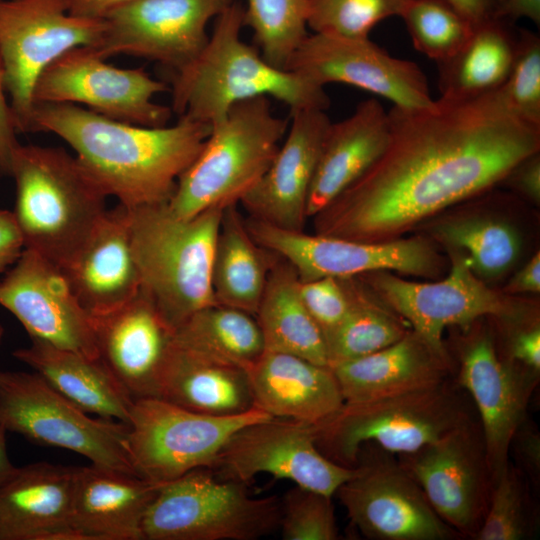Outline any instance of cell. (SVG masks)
I'll use <instances>...</instances> for the list:
<instances>
[{
  "instance_id": "1",
  "label": "cell",
  "mask_w": 540,
  "mask_h": 540,
  "mask_svg": "<svg viewBox=\"0 0 540 540\" xmlns=\"http://www.w3.org/2000/svg\"><path fill=\"white\" fill-rule=\"evenodd\" d=\"M387 145L317 213L314 233L362 242L397 239L434 213L503 181L539 152L540 125L514 114L498 89L427 108L388 111Z\"/></svg>"
},
{
  "instance_id": "2",
  "label": "cell",
  "mask_w": 540,
  "mask_h": 540,
  "mask_svg": "<svg viewBox=\"0 0 540 540\" xmlns=\"http://www.w3.org/2000/svg\"><path fill=\"white\" fill-rule=\"evenodd\" d=\"M40 131L67 142L105 194L132 209L170 200L211 126L179 116L174 125L147 127L72 103H36L31 132Z\"/></svg>"
},
{
  "instance_id": "3",
  "label": "cell",
  "mask_w": 540,
  "mask_h": 540,
  "mask_svg": "<svg viewBox=\"0 0 540 540\" xmlns=\"http://www.w3.org/2000/svg\"><path fill=\"white\" fill-rule=\"evenodd\" d=\"M243 27V5L233 1L215 18L202 51L170 72L172 112L212 126L235 104L261 96L284 103L290 112L328 108L323 86L272 66L257 47L243 41Z\"/></svg>"
},
{
  "instance_id": "4",
  "label": "cell",
  "mask_w": 540,
  "mask_h": 540,
  "mask_svg": "<svg viewBox=\"0 0 540 540\" xmlns=\"http://www.w3.org/2000/svg\"><path fill=\"white\" fill-rule=\"evenodd\" d=\"M10 176L24 248L66 268L107 210V195L76 156L58 147L20 144Z\"/></svg>"
},
{
  "instance_id": "5",
  "label": "cell",
  "mask_w": 540,
  "mask_h": 540,
  "mask_svg": "<svg viewBox=\"0 0 540 540\" xmlns=\"http://www.w3.org/2000/svg\"><path fill=\"white\" fill-rule=\"evenodd\" d=\"M167 203L129 211L141 290L175 331L195 312L217 303L211 273L224 208L182 218Z\"/></svg>"
},
{
  "instance_id": "6",
  "label": "cell",
  "mask_w": 540,
  "mask_h": 540,
  "mask_svg": "<svg viewBox=\"0 0 540 540\" xmlns=\"http://www.w3.org/2000/svg\"><path fill=\"white\" fill-rule=\"evenodd\" d=\"M468 394L454 378L436 385L364 402L346 403L313 425L323 455L355 467L365 443L408 454L476 420Z\"/></svg>"
},
{
  "instance_id": "7",
  "label": "cell",
  "mask_w": 540,
  "mask_h": 540,
  "mask_svg": "<svg viewBox=\"0 0 540 540\" xmlns=\"http://www.w3.org/2000/svg\"><path fill=\"white\" fill-rule=\"evenodd\" d=\"M289 126L268 97L235 104L211 131L195 160L178 179L168 207L191 218L211 208L240 203L274 159Z\"/></svg>"
},
{
  "instance_id": "8",
  "label": "cell",
  "mask_w": 540,
  "mask_h": 540,
  "mask_svg": "<svg viewBox=\"0 0 540 540\" xmlns=\"http://www.w3.org/2000/svg\"><path fill=\"white\" fill-rule=\"evenodd\" d=\"M281 499L252 497L246 483L205 468L163 483L142 523L146 540H256L279 528Z\"/></svg>"
},
{
  "instance_id": "9",
  "label": "cell",
  "mask_w": 540,
  "mask_h": 540,
  "mask_svg": "<svg viewBox=\"0 0 540 540\" xmlns=\"http://www.w3.org/2000/svg\"><path fill=\"white\" fill-rule=\"evenodd\" d=\"M0 424L41 445L73 451L91 464L135 474L129 425L92 418L36 372L0 371Z\"/></svg>"
},
{
  "instance_id": "10",
  "label": "cell",
  "mask_w": 540,
  "mask_h": 540,
  "mask_svg": "<svg viewBox=\"0 0 540 540\" xmlns=\"http://www.w3.org/2000/svg\"><path fill=\"white\" fill-rule=\"evenodd\" d=\"M271 417L257 406L239 414L215 416L158 397L135 399L128 423L134 472L163 484L195 469L212 468L235 432Z\"/></svg>"
},
{
  "instance_id": "11",
  "label": "cell",
  "mask_w": 540,
  "mask_h": 540,
  "mask_svg": "<svg viewBox=\"0 0 540 540\" xmlns=\"http://www.w3.org/2000/svg\"><path fill=\"white\" fill-rule=\"evenodd\" d=\"M103 19L69 13L65 0H0V56L18 133H29L33 92L44 69L75 47H96Z\"/></svg>"
},
{
  "instance_id": "12",
  "label": "cell",
  "mask_w": 540,
  "mask_h": 540,
  "mask_svg": "<svg viewBox=\"0 0 540 540\" xmlns=\"http://www.w3.org/2000/svg\"><path fill=\"white\" fill-rule=\"evenodd\" d=\"M92 47H75L60 55L39 76L36 103H80L105 117L147 127L167 125L171 107L153 101L170 90L144 69L106 63Z\"/></svg>"
},
{
  "instance_id": "13",
  "label": "cell",
  "mask_w": 540,
  "mask_h": 540,
  "mask_svg": "<svg viewBox=\"0 0 540 540\" xmlns=\"http://www.w3.org/2000/svg\"><path fill=\"white\" fill-rule=\"evenodd\" d=\"M245 221L254 240L288 262L302 282L377 271L434 276L442 264L433 247L421 238L362 242L285 230L250 217Z\"/></svg>"
},
{
  "instance_id": "14",
  "label": "cell",
  "mask_w": 540,
  "mask_h": 540,
  "mask_svg": "<svg viewBox=\"0 0 540 540\" xmlns=\"http://www.w3.org/2000/svg\"><path fill=\"white\" fill-rule=\"evenodd\" d=\"M380 297L436 352L449 355L443 341L446 328L466 329L480 318L510 319L522 310L490 289L461 253L452 252L449 274L437 282H414L388 271L362 275Z\"/></svg>"
},
{
  "instance_id": "15",
  "label": "cell",
  "mask_w": 540,
  "mask_h": 540,
  "mask_svg": "<svg viewBox=\"0 0 540 540\" xmlns=\"http://www.w3.org/2000/svg\"><path fill=\"white\" fill-rule=\"evenodd\" d=\"M399 464L419 485L438 516L463 537H475L492 487L479 420L455 429Z\"/></svg>"
},
{
  "instance_id": "16",
  "label": "cell",
  "mask_w": 540,
  "mask_h": 540,
  "mask_svg": "<svg viewBox=\"0 0 540 540\" xmlns=\"http://www.w3.org/2000/svg\"><path fill=\"white\" fill-rule=\"evenodd\" d=\"M213 468L224 479L243 483L261 473L295 485L335 495L358 471L335 463L318 449L313 425L271 417L235 432L220 451Z\"/></svg>"
},
{
  "instance_id": "17",
  "label": "cell",
  "mask_w": 540,
  "mask_h": 540,
  "mask_svg": "<svg viewBox=\"0 0 540 540\" xmlns=\"http://www.w3.org/2000/svg\"><path fill=\"white\" fill-rule=\"evenodd\" d=\"M234 0H135L104 20L99 44L108 57L127 54L158 62L170 72L190 63L204 48L208 23Z\"/></svg>"
},
{
  "instance_id": "18",
  "label": "cell",
  "mask_w": 540,
  "mask_h": 540,
  "mask_svg": "<svg viewBox=\"0 0 540 540\" xmlns=\"http://www.w3.org/2000/svg\"><path fill=\"white\" fill-rule=\"evenodd\" d=\"M0 306L38 340L99 359L94 319L84 309L63 270L24 248L0 279Z\"/></svg>"
},
{
  "instance_id": "19",
  "label": "cell",
  "mask_w": 540,
  "mask_h": 540,
  "mask_svg": "<svg viewBox=\"0 0 540 540\" xmlns=\"http://www.w3.org/2000/svg\"><path fill=\"white\" fill-rule=\"evenodd\" d=\"M351 523L373 540H451L460 534L434 511L398 463L373 460L335 492Z\"/></svg>"
},
{
  "instance_id": "20",
  "label": "cell",
  "mask_w": 540,
  "mask_h": 540,
  "mask_svg": "<svg viewBox=\"0 0 540 540\" xmlns=\"http://www.w3.org/2000/svg\"><path fill=\"white\" fill-rule=\"evenodd\" d=\"M288 70L323 87L336 82L361 88L403 109H423L435 101L417 64L389 55L369 37L308 34Z\"/></svg>"
},
{
  "instance_id": "21",
  "label": "cell",
  "mask_w": 540,
  "mask_h": 540,
  "mask_svg": "<svg viewBox=\"0 0 540 540\" xmlns=\"http://www.w3.org/2000/svg\"><path fill=\"white\" fill-rule=\"evenodd\" d=\"M454 376L477 411L493 482L509 460L511 439L527 417L528 403L537 385L505 360L484 329L461 341Z\"/></svg>"
},
{
  "instance_id": "22",
  "label": "cell",
  "mask_w": 540,
  "mask_h": 540,
  "mask_svg": "<svg viewBox=\"0 0 540 540\" xmlns=\"http://www.w3.org/2000/svg\"><path fill=\"white\" fill-rule=\"evenodd\" d=\"M330 123L323 109L291 112L270 166L240 201L250 218L285 230H304L309 189Z\"/></svg>"
},
{
  "instance_id": "23",
  "label": "cell",
  "mask_w": 540,
  "mask_h": 540,
  "mask_svg": "<svg viewBox=\"0 0 540 540\" xmlns=\"http://www.w3.org/2000/svg\"><path fill=\"white\" fill-rule=\"evenodd\" d=\"M98 358L132 398L157 397L174 331L140 289L118 309L93 317Z\"/></svg>"
},
{
  "instance_id": "24",
  "label": "cell",
  "mask_w": 540,
  "mask_h": 540,
  "mask_svg": "<svg viewBox=\"0 0 540 540\" xmlns=\"http://www.w3.org/2000/svg\"><path fill=\"white\" fill-rule=\"evenodd\" d=\"M84 309L98 317L134 298L141 289L129 208L106 210L78 254L64 269Z\"/></svg>"
},
{
  "instance_id": "25",
  "label": "cell",
  "mask_w": 540,
  "mask_h": 540,
  "mask_svg": "<svg viewBox=\"0 0 540 540\" xmlns=\"http://www.w3.org/2000/svg\"><path fill=\"white\" fill-rule=\"evenodd\" d=\"M75 468L17 467L0 488V540H80L72 528Z\"/></svg>"
},
{
  "instance_id": "26",
  "label": "cell",
  "mask_w": 540,
  "mask_h": 540,
  "mask_svg": "<svg viewBox=\"0 0 540 540\" xmlns=\"http://www.w3.org/2000/svg\"><path fill=\"white\" fill-rule=\"evenodd\" d=\"M161 485L93 464L76 467L72 528L80 540H143V519Z\"/></svg>"
},
{
  "instance_id": "27",
  "label": "cell",
  "mask_w": 540,
  "mask_h": 540,
  "mask_svg": "<svg viewBox=\"0 0 540 540\" xmlns=\"http://www.w3.org/2000/svg\"><path fill=\"white\" fill-rule=\"evenodd\" d=\"M254 404L272 417L316 425L344 403L332 369L265 350L247 369Z\"/></svg>"
},
{
  "instance_id": "28",
  "label": "cell",
  "mask_w": 540,
  "mask_h": 540,
  "mask_svg": "<svg viewBox=\"0 0 540 540\" xmlns=\"http://www.w3.org/2000/svg\"><path fill=\"white\" fill-rule=\"evenodd\" d=\"M389 133L388 111L373 98L360 102L349 117L330 123L309 189L307 218L327 207L372 166Z\"/></svg>"
},
{
  "instance_id": "29",
  "label": "cell",
  "mask_w": 540,
  "mask_h": 540,
  "mask_svg": "<svg viewBox=\"0 0 540 540\" xmlns=\"http://www.w3.org/2000/svg\"><path fill=\"white\" fill-rule=\"evenodd\" d=\"M330 368L346 403L430 387L454 373L449 355L433 350L412 329L379 351Z\"/></svg>"
},
{
  "instance_id": "30",
  "label": "cell",
  "mask_w": 540,
  "mask_h": 540,
  "mask_svg": "<svg viewBox=\"0 0 540 540\" xmlns=\"http://www.w3.org/2000/svg\"><path fill=\"white\" fill-rule=\"evenodd\" d=\"M157 397L215 416L239 414L255 406L246 369L174 340L161 372Z\"/></svg>"
},
{
  "instance_id": "31",
  "label": "cell",
  "mask_w": 540,
  "mask_h": 540,
  "mask_svg": "<svg viewBox=\"0 0 540 540\" xmlns=\"http://www.w3.org/2000/svg\"><path fill=\"white\" fill-rule=\"evenodd\" d=\"M12 355L88 414L129 423L134 399L100 359L38 340Z\"/></svg>"
},
{
  "instance_id": "32",
  "label": "cell",
  "mask_w": 540,
  "mask_h": 540,
  "mask_svg": "<svg viewBox=\"0 0 540 540\" xmlns=\"http://www.w3.org/2000/svg\"><path fill=\"white\" fill-rule=\"evenodd\" d=\"M237 205L222 212L212 261V290L217 303L255 316L278 256L254 240Z\"/></svg>"
},
{
  "instance_id": "33",
  "label": "cell",
  "mask_w": 540,
  "mask_h": 540,
  "mask_svg": "<svg viewBox=\"0 0 540 540\" xmlns=\"http://www.w3.org/2000/svg\"><path fill=\"white\" fill-rule=\"evenodd\" d=\"M255 317L265 350L295 355L329 367L323 332L299 296L294 269L279 256L268 275Z\"/></svg>"
},
{
  "instance_id": "34",
  "label": "cell",
  "mask_w": 540,
  "mask_h": 540,
  "mask_svg": "<svg viewBox=\"0 0 540 540\" xmlns=\"http://www.w3.org/2000/svg\"><path fill=\"white\" fill-rule=\"evenodd\" d=\"M517 40L518 32L506 19L474 27L454 55L437 63L440 98L467 100L499 89L509 73Z\"/></svg>"
},
{
  "instance_id": "35",
  "label": "cell",
  "mask_w": 540,
  "mask_h": 540,
  "mask_svg": "<svg viewBox=\"0 0 540 540\" xmlns=\"http://www.w3.org/2000/svg\"><path fill=\"white\" fill-rule=\"evenodd\" d=\"M178 345L247 369L265 351L256 317L215 303L206 306L174 331Z\"/></svg>"
},
{
  "instance_id": "36",
  "label": "cell",
  "mask_w": 540,
  "mask_h": 540,
  "mask_svg": "<svg viewBox=\"0 0 540 540\" xmlns=\"http://www.w3.org/2000/svg\"><path fill=\"white\" fill-rule=\"evenodd\" d=\"M352 302L341 323L326 338L329 367L379 351L410 329L362 295L350 278Z\"/></svg>"
},
{
  "instance_id": "37",
  "label": "cell",
  "mask_w": 540,
  "mask_h": 540,
  "mask_svg": "<svg viewBox=\"0 0 540 540\" xmlns=\"http://www.w3.org/2000/svg\"><path fill=\"white\" fill-rule=\"evenodd\" d=\"M435 232L443 242L465 250L469 266L479 278L502 275L519 255L517 232L501 221L486 218L447 221Z\"/></svg>"
},
{
  "instance_id": "38",
  "label": "cell",
  "mask_w": 540,
  "mask_h": 540,
  "mask_svg": "<svg viewBox=\"0 0 540 540\" xmlns=\"http://www.w3.org/2000/svg\"><path fill=\"white\" fill-rule=\"evenodd\" d=\"M244 26L252 32L262 57L288 70L308 36V0H245Z\"/></svg>"
},
{
  "instance_id": "39",
  "label": "cell",
  "mask_w": 540,
  "mask_h": 540,
  "mask_svg": "<svg viewBox=\"0 0 540 540\" xmlns=\"http://www.w3.org/2000/svg\"><path fill=\"white\" fill-rule=\"evenodd\" d=\"M510 460L492 482L489 503L476 540H523L535 536L536 513L528 480Z\"/></svg>"
},
{
  "instance_id": "40",
  "label": "cell",
  "mask_w": 540,
  "mask_h": 540,
  "mask_svg": "<svg viewBox=\"0 0 540 540\" xmlns=\"http://www.w3.org/2000/svg\"><path fill=\"white\" fill-rule=\"evenodd\" d=\"M399 17L415 49L436 63L454 55L473 30L449 0H407Z\"/></svg>"
},
{
  "instance_id": "41",
  "label": "cell",
  "mask_w": 540,
  "mask_h": 540,
  "mask_svg": "<svg viewBox=\"0 0 540 540\" xmlns=\"http://www.w3.org/2000/svg\"><path fill=\"white\" fill-rule=\"evenodd\" d=\"M407 0H308L307 24L313 33L368 38L381 21L399 16Z\"/></svg>"
},
{
  "instance_id": "42",
  "label": "cell",
  "mask_w": 540,
  "mask_h": 540,
  "mask_svg": "<svg viewBox=\"0 0 540 540\" xmlns=\"http://www.w3.org/2000/svg\"><path fill=\"white\" fill-rule=\"evenodd\" d=\"M507 107L520 118L540 125V38L520 29L509 73L498 89Z\"/></svg>"
},
{
  "instance_id": "43",
  "label": "cell",
  "mask_w": 540,
  "mask_h": 540,
  "mask_svg": "<svg viewBox=\"0 0 540 540\" xmlns=\"http://www.w3.org/2000/svg\"><path fill=\"white\" fill-rule=\"evenodd\" d=\"M332 496L295 485L281 499L279 528L284 540H336Z\"/></svg>"
},
{
  "instance_id": "44",
  "label": "cell",
  "mask_w": 540,
  "mask_h": 540,
  "mask_svg": "<svg viewBox=\"0 0 540 540\" xmlns=\"http://www.w3.org/2000/svg\"><path fill=\"white\" fill-rule=\"evenodd\" d=\"M298 292L326 341L350 309V278L322 277L304 282L298 280Z\"/></svg>"
},
{
  "instance_id": "45",
  "label": "cell",
  "mask_w": 540,
  "mask_h": 540,
  "mask_svg": "<svg viewBox=\"0 0 540 540\" xmlns=\"http://www.w3.org/2000/svg\"><path fill=\"white\" fill-rule=\"evenodd\" d=\"M509 333L505 360L525 379L538 385L540 373V326L537 322L520 324Z\"/></svg>"
},
{
  "instance_id": "46",
  "label": "cell",
  "mask_w": 540,
  "mask_h": 540,
  "mask_svg": "<svg viewBox=\"0 0 540 540\" xmlns=\"http://www.w3.org/2000/svg\"><path fill=\"white\" fill-rule=\"evenodd\" d=\"M519 465L517 468L534 487L540 483V434L526 417L511 439L510 451Z\"/></svg>"
},
{
  "instance_id": "47",
  "label": "cell",
  "mask_w": 540,
  "mask_h": 540,
  "mask_svg": "<svg viewBox=\"0 0 540 540\" xmlns=\"http://www.w3.org/2000/svg\"><path fill=\"white\" fill-rule=\"evenodd\" d=\"M4 70L0 56V175L10 176L13 155L20 145L14 114L6 98Z\"/></svg>"
},
{
  "instance_id": "48",
  "label": "cell",
  "mask_w": 540,
  "mask_h": 540,
  "mask_svg": "<svg viewBox=\"0 0 540 540\" xmlns=\"http://www.w3.org/2000/svg\"><path fill=\"white\" fill-rule=\"evenodd\" d=\"M24 243L13 212L0 209V276L18 259Z\"/></svg>"
},
{
  "instance_id": "49",
  "label": "cell",
  "mask_w": 540,
  "mask_h": 540,
  "mask_svg": "<svg viewBox=\"0 0 540 540\" xmlns=\"http://www.w3.org/2000/svg\"><path fill=\"white\" fill-rule=\"evenodd\" d=\"M505 179L512 180L515 187L535 202L540 199V157L532 154L516 165Z\"/></svg>"
},
{
  "instance_id": "50",
  "label": "cell",
  "mask_w": 540,
  "mask_h": 540,
  "mask_svg": "<svg viewBox=\"0 0 540 540\" xmlns=\"http://www.w3.org/2000/svg\"><path fill=\"white\" fill-rule=\"evenodd\" d=\"M451 4L476 27L494 19H504L505 0H449Z\"/></svg>"
},
{
  "instance_id": "51",
  "label": "cell",
  "mask_w": 540,
  "mask_h": 540,
  "mask_svg": "<svg viewBox=\"0 0 540 540\" xmlns=\"http://www.w3.org/2000/svg\"><path fill=\"white\" fill-rule=\"evenodd\" d=\"M540 291V254L536 253L529 262L518 271L506 285L504 292L539 293Z\"/></svg>"
},
{
  "instance_id": "52",
  "label": "cell",
  "mask_w": 540,
  "mask_h": 540,
  "mask_svg": "<svg viewBox=\"0 0 540 540\" xmlns=\"http://www.w3.org/2000/svg\"><path fill=\"white\" fill-rule=\"evenodd\" d=\"M69 13L75 16L103 19L113 10L135 0H65Z\"/></svg>"
},
{
  "instance_id": "53",
  "label": "cell",
  "mask_w": 540,
  "mask_h": 540,
  "mask_svg": "<svg viewBox=\"0 0 540 540\" xmlns=\"http://www.w3.org/2000/svg\"><path fill=\"white\" fill-rule=\"evenodd\" d=\"M503 18L511 21L527 18L538 25L540 23V0H505Z\"/></svg>"
},
{
  "instance_id": "54",
  "label": "cell",
  "mask_w": 540,
  "mask_h": 540,
  "mask_svg": "<svg viewBox=\"0 0 540 540\" xmlns=\"http://www.w3.org/2000/svg\"><path fill=\"white\" fill-rule=\"evenodd\" d=\"M6 433L5 428L0 424V488L11 479L17 470L8 456Z\"/></svg>"
},
{
  "instance_id": "55",
  "label": "cell",
  "mask_w": 540,
  "mask_h": 540,
  "mask_svg": "<svg viewBox=\"0 0 540 540\" xmlns=\"http://www.w3.org/2000/svg\"><path fill=\"white\" fill-rule=\"evenodd\" d=\"M4 332H5L4 327H3V325L0 323V345H1L2 340H3V337H4Z\"/></svg>"
}]
</instances>
